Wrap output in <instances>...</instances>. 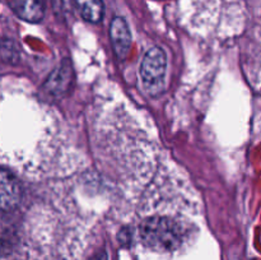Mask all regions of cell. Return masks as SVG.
Segmentation results:
<instances>
[{
	"mask_svg": "<svg viewBox=\"0 0 261 260\" xmlns=\"http://www.w3.org/2000/svg\"><path fill=\"white\" fill-rule=\"evenodd\" d=\"M139 236L143 244L150 250L175 251L184 241V228L170 217L152 216L140 223Z\"/></svg>",
	"mask_w": 261,
	"mask_h": 260,
	"instance_id": "cell-1",
	"label": "cell"
},
{
	"mask_svg": "<svg viewBox=\"0 0 261 260\" xmlns=\"http://www.w3.org/2000/svg\"><path fill=\"white\" fill-rule=\"evenodd\" d=\"M167 69V56L160 46H153L143 56L140 64V75L148 89H158L162 87Z\"/></svg>",
	"mask_w": 261,
	"mask_h": 260,
	"instance_id": "cell-2",
	"label": "cell"
},
{
	"mask_svg": "<svg viewBox=\"0 0 261 260\" xmlns=\"http://www.w3.org/2000/svg\"><path fill=\"white\" fill-rule=\"evenodd\" d=\"M74 82V70L69 59H64L60 65L48 75L43 89L53 97H63L71 89Z\"/></svg>",
	"mask_w": 261,
	"mask_h": 260,
	"instance_id": "cell-3",
	"label": "cell"
},
{
	"mask_svg": "<svg viewBox=\"0 0 261 260\" xmlns=\"http://www.w3.org/2000/svg\"><path fill=\"white\" fill-rule=\"evenodd\" d=\"M22 201V186L19 180L7 170L0 173V204L3 212H10L18 208Z\"/></svg>",
	"mask_w": 261,
	"mask_h": 260,
	"instance_id": "cell-4",
	"label": "cell"
},
{
	"mask_svg": "<svg viewBox=\"0 0 261 260\" xmlns=\"http://www.w3.org/2000/svg\"><path fill=\"white\" fill-rule=\"evenodd\" d=\"M110 37H111L112 48L120 60H125L132 46V33L126 20L122 17H115L110 25Z\"/></svg>",
	"mask_w": 261,
	"mask_h": 260,
	"instance_id": "cell-5",
	"label": "cell"
},
{
	"mask_svg": "<svg viewBox=\"0 0 261 260\" xmlns=\"http://www.w3.org/2000/svg\"><path fill=\"white\" fill-rule=\"evenodd\" d=\"M13 12L30 23H38L43 18L42 0H10Z\"/></svg>",
	"mask_w": 261,
	"mask_h": 260,
	"instance_id": "cell-6",
	"label": "cell"
},
{
	"mask_svg": "<svg viewBox=\"0 0 261 260\" xmlns=\"http://www.w3.org/2000/svg\"><path fill=\"white\" fill-rule=\"evenodd\" d=\"M82 18L89 23H99L103 18L105 7L102 0H75Z\"/></svg>",
	"mask_w": 261,
	"mask_h": 260,
	"instance_id": "cell-7",
	"label": "cell"
},
{
	"mask_svg": "<svg viewBox=\"0 0 261 260\" xmlns=\"http://www.w3.org/2000/svg\"><path fill=\"white\" fill-rule=\"evenodd\" d=\"M2 56L3 60L9 64H17L20 59L19 47L13 40L3 38L2 42Z\"/></svg>",
	"mask_w": 261,
	"mask_h": 260,
	"instance_id": "cell-8",
	"label": "cell"
},
{
	"mask_svg": "<svg viewBox=\"0 0 261 260\" xmlns=\"http://www.w3.org/2000/svg\"><path fill=\"white\" fill-rule=\"evenodd\" d=\"M119 241L121 242V245H125L132 241V233L127 231V228L121 229V232L119 233Z\"/></svg>",
	"mask_w": 261,
	"mask_h": 260,
	"instance_id": "cell-9",
	"label": "cell"
},
{
	"mask_svg": "<svg viewBox=\"0 0 261 260\" xmlns=\"http://www.w3.org/2000/svg\"><path fill=\"white\" fill-rule=\"evenodd\" d=\"M93 260H109V257H107V254L105 251L99 252L98 255H97L96 257H94Z\"/></svg>",
	"mask_w": 261,
	"mask_h": 260,
	"instance_id": "cell-10",
	"label": "cell"
}]
</instances>
